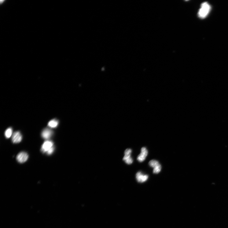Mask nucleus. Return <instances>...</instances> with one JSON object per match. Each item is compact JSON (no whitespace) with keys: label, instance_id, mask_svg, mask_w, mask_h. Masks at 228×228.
Wrapping results in <instances>:
<instances>
[{"label":"nucleus","instance_id":"f257e3e1","mask_svg":"<svg viewBox=\"0 0 228 228\" xmlns=\"http://www.w3.org/2000/svg\"><path fill=\"white\" fill-rule=\"evenodd\" d=\"M211 8V6L208 3H203L201 5V8L199 11L198 16L202 18L206 17L210 12Z\"/></svg>","mask_w":228,"mask_h":228},{"label":"nucleus","instance_id":"f03ea898","mask_svg":"<svg viewBox=\"0 0 228 228\" xmlns=\"http://www.w3.org/2000/svg\"><path fill=\"white\" fill-rule=\"evenodd\" d=\"M149 164L150 167L153 168V172L154 174L159 173L161 171V165L157 161L155 160H150Z\"/></svg>","mask_w":228,"mask_h":228},{"label":"nucleus","instance_id":"7ed1b4c3","mask_svg":"<svg viewBox=\"0 0 228 228\" xmlns=\"http://www.w3.org/2000/svg\"><path fill=\"white\" fill-rule=\"evenodd\" d=\"M132 150L130 149H126L124 152V156L123 160L128 164H131L133 162V160L131 157Z\"/></svg>","mask_w":228,"mask_h":228},{"label":"nucleus","instance_id":"20e7f679","mask_svg":"<svg viewBox=\"0 0 228 228\" xmlns=\"http://www.w3.org/2000/svg\"><path fill=\"white\" fill-rule=\"evenodd\" d=\"M148 154V150L145 147H143L141 149L140 154H139L137 157V160L139 162H143L145 159Z\"/></svg>","mask_w":228,"mask_h":228},{"label":"nucleus","instance_id":"39448f33","mask_svg":"<svg viewBox=\"0 0 228 228\" xmlns=\"http://www.w3.org/2000/svg\"><path fill=\"white\" fill-rule=\"evenodd\" d=\"M53 143L51 141H47L43 143L41 150L43 153H46L53 147Z\"/></svg>","mask_w":228,"mask_h":228},{"label":"nucleus","instance_id":"423d86ee","mask_svg":"<svg viewBox=\"0 0 228 228\" xmlns=\"http://www.w3.org/2000/svg\"><path fill=\"white\" fill-rule=\"evenodd\" d=\"M136 178L138 182L143 183L147 181L149 178V176L148 175L143 174L141 172L139 171L136 174Z\"/></svg>","mask_w":228,"mask_h":228},{"label":"nucleus","instance_id":"0eeeda50","mask_svg":"<svg viewBox=\"0 0 228 228\" xmlns=\"http://www.w3.org/2000/svg\"><path fill=\"white\" fill-rule=\"evenodd\" d=\"M28 158V154L25 152H22L18 154L16 159L18 162L23 163L27 160Z\"/></svg>","mask_w":228,"mask_h":228},{"label":"nucleus","instance_id":"6e6552de","mask_svg":"<svg viewBox=\"0 0 228 228\" xmlns=\"http://www.w3.org/2000/svg\"><path fill=\"white\" fill-rule=\"evenodd\" d=\"M22 139V135L19 131L15 132L13 134L12 137V141L13 143L17 144L20 143Z\"/></svg>","mask_w":228,"mask_h":228},{"label":"nucleus","instance_id":"1a4fd4ad","mask_svg":"<svg viewBox=\"0 0 228 228\" xmlns=\"http://www.w3.org/2000/svg\"><path fill=\"white\" fill-rule=\"evenodd\" d=\"M53 134V132L48 128H45L42 131L41 136L42 138L45 139H50Z\"/></svg>","mask_w":228,"mask_h":228},{"label":"nucleus","instance_id":"9d476101","mask_svg":"<svg viewBox=\"0 0 228 228\" xmlns=\"http://www.w3.org/2000/svg\"><path fill=\"white\" fill-rule=\"evenodd\" d=\"M58 121L56 119H54L50 120L48 123V126L51 128H56L58 126Z\"/></svg>","mask_w":228,"mask_h":228},{"label":"nucleus","instance_id":"9b49d317","mask_svg":"<svg viewBox=\"0 0 228 228\" xmlns=\"http://www.w3.org/2000/svg\"><path fill=\"white\" fill-rule=\"evenodd\" d=\"M13 134V129L10 127L6 130L5 132V136L7 138H9Z\"/></svg>","mask_w":228,"mask_h":228},{"label":"nucleus","instance_id":"f8f14e48","mask_svg":"<svg viewBox=\"0 0 228 228\" xmlns=\"http://www.w3.org/2000/svg\"><path fill=\"white\" fill-rule=\"evenodd\" d=\"M55 150L54 146L52 147L50 150L48 152H47V154L48 155H51L54 152Z\"/></svg>","mask_w":228,"mask_h":228}]
</instances>
